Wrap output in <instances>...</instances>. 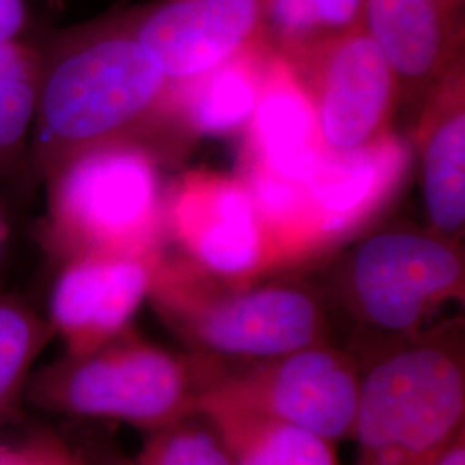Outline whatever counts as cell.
<instances>
[{
    "label": "cell",
    "mask_w": 465,
    "mask_h": 465,
    "mask_svg": "<svg viewBox=\"0 0 465 465\" xmlns=\"http://www.w3.org/2000/svg\"><path fill=\"white\" fill-rule=\"evenodd\" d=\"M134 460L138 465H232L217 432L200 416L147 432Z\"/></svg>",
    "instance_id": "cell-22"
},
{
    "label": "cell",
    "mask_w": 465,
    "mask_h": 465,
    "mask_svg": "<svg viewBox=\"0 0 465 465\" xmlns=\"http://www.w3.org/2000/svg\"><path fill=\"white\" fill-rule=\"evenodd\" d=\"M42 50L32 152L42 178L64 159L111 142H134L163 163L190 145L173 82L123 15L55 35Z\"/></svg>",
    "instance_id": "cell-1"
},
{
    "label": "cell",
    "mask_w": 465,
    "mask_h": 465,
    "mask_svg": "<svg viewBox=\"0 0 465 465\" xmlns=\"http://www.w3.org/2000/svg\"><path fill=\"white\" fill-rule=\"evenodd\" d=\"M338 288L359 322L391 340L407 338L445 303L464 302V247L431 228L388 226L350 250Z\"/></svg>",
    "instance_id": "cell-7"
},
{
    "label": "cell",
    "mask_w": 465,
    "mask_h": 465,
    "mask_svg": "<svg viewBox=\"0 0 465 465\" xmlns=\"http://www.w3.org/2000/svg\"><path fill=\"white\" fill-rule=\"evenodd\" d=\"M166 240L190 264L224 282H262L282 271L236 174L195 169L167 186Z\"/></svg>",
    "instance_id": "cell-9"
},
{
    "label": "cell",
    "mask_w": 465,
    "mask_h": 465,
    "mask_svg": "<svg viewBox=\"0 0 465 465\" xmlns=\"http://www.w3.org/2000/svg\"><path fill=\"white\" fill-rule=\"evenodd\" d=\"M5 236H7V226H5L4 219H2V216H0V250H2L4 242H5Z\"/></svg>",
    "instance_id": "cell-27"
},
{
    "label": "cell",
    "mask_w": 465,
    "mask_h": 465,
    "mask_svg": "<svg viewBox=\"0 0 465 465\" xmlns=\"http://www.w3.org/2000/svg\"><path fill=\"white\" fill-rule=\"evenodd\" d=\"M195 416L213 426L232 465H341L334 443L312 432L224 407Z\"/></svg>",
    "instance_id": "cell-18"
},
{
    "label": "cell",
    "mask_w": 465,
    "mask_h": 465,
    "mask_svg": "<svg viewBox=\"0 0 465 465\" xmlns=\"http://www.w3.org/2000/svg\"><path fill=\"white\" fill-rule=\"evenodd\" d=\"M104 465H138L134 460H114V462H109V464Z\"/></svg>",
    "instance_id": "cell-28"
},
{
    "label": "cell",
    "mask_w": 465,
    "mask_h": 465,
    "mask_svg": "<svg viewBox=\"0 0 465 465\" xmlns=\"http://www.w3.org/2000/svg\"><path fill=\"white\" fill-rule=\"evenodd\" d=\"M393 340L362 369L353 465H436L465 431L464 319Z\"/></svg>",
    "instance_id": "cell-2"
},
{
    "label": "cell",
    "mask_w": 465,
    "mask_h": 465,
    "mask_svg": "<svg viewBox=\"0 0 465 465\" xmlns=\"http://www.w3.org/2000/svg\"><path fill=\"white\" fill-rule=\"evenodd\" d=\"M280 55L309 95L324 149H357L391 130L399 84L366 26Z\"/></svg>",
    "instance_id": "cell-8"
},
{
    "label": "cell",
    "mask_w": 465,
    "mask_h": 465,
    "mask_svg": "<svg viewBox=\"0 0 465 465\" xmlns=\"http://www.w3.org/2000/svg\"><path fill=\"white\" fill-rule=\"evenodd\" d=\"M4 465H7V462H5V464H4Z\"/></svg>",
    "instance_id": "cell-29"
},
{
    "label": "cell",
    "mask_w": 465,
    "mask_h": 465,
    "mask_svg": "<svg viewBox=\"0 0 465 465\" xmlns=\"http://www.w3.org/2000/svg\"><path fill=\"white\" fill-rule=\"evenodd\" d=\"M150 305L188 351L228 361L269 359L328 341L321 293L297 282H224L163 253Z\"/></svg>",
    "instance_id": "cell-3"
},
{
    "label": "cell",
    "mask_w": 465,
    "mask_h": 465,
    "mask_svg": "<svg viewBox=\"0 0 465 465\" xmlns=\"http://www.w3.org/2000/svg\"><path fill=\"white\" fill-rule=\"evenodd\" d=\"M361 382L359 361L330 341L255 361L203 355L195 414L205 407L243 411L336 445L351 438Z\"/></svg>",
    "instance_id": "cell-6"
},
{
    "label": "cell",
    "mask_w": 465,
    "mask_h": 465,
    "mask_svg": "<svg viewBox=\"0 0 465 465\" xmlns=\"http://www.w3.org/2000/svg\"><path fill=\"white\" fill-rule=\"evenodd\" d=\"M411 164L412 147L393 130L357 149L319 150L305 186L328 252L381 213L399 193Z\"/></svg>",
    "instance_id": "cell-12"
},
{
    "label": "cell",
    "mask_w": 465,
    "mask_h": 465,
    "mask_svg": "<svg viewBox=\"0 0 465 465\" xmlns=\"http://www.w3.org/2000/svg\"><path fill=\"white\" fill-rule=\"evenodd\" d=\"M16 449L21 465H84V460L52 432H35Z\"/></svg>",
    "instance_id": "cell-23"
},
{
    "label": "cell",
    "mask_w": 465,
    "mask_h": 465,
    "mask_svg": "<svg viewBox=\"0 0 465 465\" xmlns=\"http://www.w3.org/2000/svg\"><path fill=\"white\" fill-rule=\"evenodd\" d=\"M243 134L240 157L286 178L307 182L322 149L316 114L293 67L272 50L262 71L253 114Z\"/></svg>",
    "instance_id": "cell-15"
},
{
    "label": "cell",
    "mask_w": 465,
    "mask_h": 465,
    "mask_svg": "<svg viewBox=\"0 0 465 465\" xmlns=\"http://www.w3.org/2000/svg\"><path fill=\"white\" fill-rule=\"evenodd\" d=\"M163 161L134 142L82 150L50 169L40 242L61 264L84 253L166 252Z\"/></svg>",
    "instance_id": "cell-4"
},
{
    "label": "cell",
    "mask_w": 465,
    "mask_h": 465,
    "mask_svg": "<svg viewBox=\"0 0 465 465\" xmlns=\"http://www.w3.org/2000/svg\"><path fill=\"white\" fill-rule=\"evenodd\" d=\"M364 26L395 73L399 105L414 114L465 55V0H366Z\"/></svg>",
    "instance_id": "cell-13"
},
{
    "label": "cell",
    "mask_w": 465,
    "mask_h": 465,
    "mask_svg": "<svg viewBox=\"0 0 465 465\" xmlns=\"http://www.w3.org/2000/svg\"><path fill=\"white\" fill-rule=\"evenodd\" d=\"M269 0H161L126 11L134 38L171 82L195 78L264 44Z\"/></svg>",
    "instance_id": "cell-10"
},
{
    "label": "cell",
    "mask_w": 465,
    "mask_h": 465,
    "mask_svg": "<svg viewBox=\"0 0 465 465\" xmlns=\"http://www.w3.org/2000/svg\"><path fill=\"white\" fill-rule=\"evenodd\" d=\"M28 25L25 0H0V42L21 38Z\"/></svg>",
    "instance_id": "cell-24"
},
{
    "label": "cell",
    "mask_w": 465,
    "mask_h": 465,
    "mask_svg": "<svg viewBox=\"0 0 465 465\" xmlns=\"http://www.w3.org/2000/svg\"><path fill=\"white\" fill-rule=\"evenodd\" d=\"M52 338L49 321L34 307L0 295V426L16 414L35 364Z\"/></svg>",
    "instance_id": "cell-20"
},
{
    "label": "cell",
    "mask_w": 465,
    "mask_h": 465,
    "mask_svg": "<svg viewBox=\"0 0 465 465\" xmlns=\"http://www.w3.org/2000/svg\"><path fill=\"white\" fill-rule=\"evenodd\" d=\"M366 0H269L264 44L276 54L364 26Z\"/></svg>",
    "instance_id": "cell-21"
},
{
    "label": "cell",
    "mask_w": 465,
    "mask_h": 465,
    "mask_svg": "<svg viewBox=\"0 0 465 465\" xmlns=\"http://www.w3.org/2000/svg\"><path fill=\"white\" fill-rule=\"evenodd\" d=\"M269 52L259 44L195 78L173 82L174 113L190 140L245 132Z\"/></svg>",
    "instance_id": "cell-16"
},
{
    "label": "cell",
    "mask_w": 465,
    "mask_h": 465,
    "mask_svg": "<svg viewBox=\"0 0 465 465\" xmlns=\"http://www.w3.org/2000/svg\"><path fill=\"white\" fill-rule=\"evenodd\" d=\"M42 50L16 38L0 42V169L17 163L32 136Z\"/></svg>",
    "instance_id": "cell-19"
},
{
    "label": "cell",
    "mask_w": 465,
    "mask_h": 465,
    "mask_svg": "<svg viewBox=\"0 0 465 465\" xmlns=\"http://www.w3.org/2000/svg\"><path fill=\"white\" fill-rule=\"evenodd\" d=\"M436 465H465V431L455 438Z\"/></svg>",
    "instance_id": "cell-25"
},
{
    "label": "cell",
    "mask_w": 465,
    "mask_h": 465,
    "mask_svg": "<svg viewBox=\"0 0 465 465\" xmlns=\"http://www.w3.org/2000/svg\"><path fill=\"white\" fill-rule=\"evenodd\" d=\"M422 195L432 232L464 242L465 55L422 102L416 123Z\"/></svg>",
    "instance_id": "cell-14"
},
{
    "label": "cell",
    "mask_w": 465,
    "mask_h": 465,
    "mask_svg": "<svg viewBox=\"0 0 465 465\" xmlns=\"http://www.w3.org/2000/svg\"><path fill=\"white\" fill-rule=\"evenodd\" d=\"M11 453H13V447H7V445L0 443V465H4L9 460Z\"/></svg>",
    "instance_id": "cell-26"
},
{
    "label": "cell",
    "mask_w": 465,
    "mask_h": 465,
    "mask_svg": "<svg viewBox=\"0 0 465 465\" xmlns=\"http://www.w3.org/2000/svg\"><path fill=\"white\" fill-rule=\"evenodd\" d=\"M161 257L84 253L59 264L47 321L64 355H86L132 326Z\"/></svg>",
    "instance_id": "cell-11"
},
{
    "label": "cell",
    "mask_w": 465,
    "mask_h": 465,
    "mask_svg": "<svg viewBox=\"0 0 465 465\" xmlns=\"http://www.w3.org/2000/svg\"><path fill=\"white\" fill-rule=\"evenodd\" d=\"M203 355L178 353L134 326L86 355H64L34 372L26 397L61 416L107 419L152 432L195 414Z\"/></svg>",
    "instance_id": "cell-5"
},
{
    "label": "cell",
    "mask_w": 465,
    "mask_h": 465,
    "mask_svg": "<svg viewBox=\"0 0 465 465\" xmlns=\"http://www.w3.org/2000/svg\"><path fill=\"white\" fill-rule=\"evenodd\" d=\"M236 176L245 184L282 269L328 253L314 203L305 183L286 178L247 157Z\"/></svg>",
    "instance_id": "cell-17"
}]
</instances>
